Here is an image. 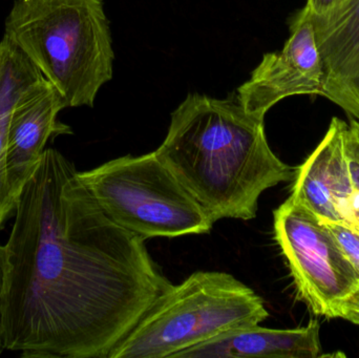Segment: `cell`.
Returning a JSON list of instances; mask_svg holds the SVG:
<instances>
[{"label": "cell", "instance_id": "6", "mask_svg": "<svg viewBox=\"0 0 359 358\" xmlns=\"http://www.w3.org/2000/svg\"><path fill=\"white\" fill-rule=\"evenodd\" d=\"M274 237L301 300L314 315L339 319L359 281L327 223L289 197L274 210Z\"/></svg>", "mask_w": 359, "mask_h": 358}, {"label": "cell", "instance_id": "17", "mask_svg": "<svg viewBox=\"0 0 359 358\" xmlns=\"http://www.w3.org/2000/svg\"><path fill=\"white\" fill-rule=\"evenodd\" d=\"M4 287V246L0 245V355L4 352V344L1 338V294Z\"/></svg>", "mask_w": 359, "mask_h": 358}, {"label": "cell", "instance_id": "13", "mask_svg": "<svg viewBox=\"0 0 359 358\" xmlns=\"http://www.w3.org/2000/svg\"><path fill=\"white\" fill-rule=\"evenodd\" d=\"M327 225L353 267L359 281V233L351 227L339 223H327Z\"/></svg>", "mask_w": 359, "mask_h": 358}, {"label": "cell", "instance_id": "1", "mask_svg": "<svg viewBox=\"0 0 359 358\" xmlns=\"http://www.w3.org/2000/svg\"><path fill=\"white\" fill-rule=\"evenodd\" d=\"M144 241L109 220L75 165L46 149L19 195L4 245V350L109 358L172 287Z\"/></svg>", "mask_w": 359, "mask_h": 358}, {"label": "cell", "instance_id": "11", "mask_svg": "<svg viewBox=\"0 0 359 358\" xmlns=\"http://www.w3.org/2000/svg\"><path fill=\"white\" fill-rule=\"evenodd\" d=\"M322 357L320 324L297 329L259 325L231 330L177 353L174 358H318Z\"/></svg>", "mask_w": 359, "mask_h": 358}, {"label": "cell", "instance_id": "4", "mask_svg": "<svg viewBox=\"0 0 359 358\" xmlns=\"http://www.w3.org/2000/svg\"><path fill=\"white\" fill-rule=\"evenodd\" d=\"M268 317L263 298L233 275L198 271L156 298L109 358H174Z\"/></svg>", "mask_w": 359, "mask_h": 358}, {"label": "cell", "instance_id": "2", "mask_svg": "<svg viewBox=\"0 0 359 358\" xmlns=\"http://www.w3.org/2000/svg\"><path fill=\"white\" fill-rule=\"evenodd\" d=\"M155 153L215 223L252 220L262 193L295 177L270 149L264 119L236 95H188Z\"/></svg>", "mask_w": 359, "mask_h": 358}, {"label": "cell", "instance_id": "7", "mask_svg": "<svg viewBox=\"0 0 359 358\" xmlns=\"http://www.w3.org/2000/svg\"><path fill=\"white\" fill-rule=\"evenodd\" d=\"M324 71L311 14L302 8L290 25V37L282 50L264 55L250 78L238 88L245 111L265 119L283 99L299 95H323Z\"/></svg>", "mask_w": 359, "mask_h": 358}, {"label": "cell", "instance_id": "16", "mask_svg": "<svg viewBox=\"0 0 359 358\" xmlns=\"http://www.w3.org/2000/svg\"><path fill=\"white\" fill-rule=\"evenodd\" d=\"M341 1V0H307L305 6L309 11L310 14L316 16V15L328 12Z\"/></svg>", "mask_w": 359, "mask_h": 358}, {"label": "cell", "instance_id": "15", "mask_svg": "<svg viewBox=\"0 0 359 358\" xmlns=\"http://www.w3.org/2000/svg\"><path fill=\"white\" fill-rule=\"evenodd\" d=\"M339 319H346L359 326V286L341 304Z\"/></svg>", "mask_w": 359, "mask_h": 358}, {"label": "cell", "instance_id": "12", "mask_svg": "<svg viewBox=\"0 0 359 358\" xmlns=\"http://www.w3.org/2000/svg\"><path fill=\"white\" fill-rule=\"evenodd\" d=\"M46 78L12 40L0 41V117H8Z\"/></svg>", "mask_w": 359, "mask_h": 358}, {"label": "cell", "instance_id": "3", "mask_svg": "<svg viewBox=\"0 0 359 358\" xmlns=\"http://www.w3.org/2000/svg\"><path fill=\"white\" fill-rule=\"evenodd\" d=\"M4 25L67 107L94 106L115 60L103 0H15Z\"/></svg>", "mask_w": 359, "mask_h": 358}, {"label": "cell", "instance_id": "14", "mask_svg": "<svg viewBox=\"0 0 359 358\" xmlns=\"http://www.w3.org/2000/svg\"><path fill=\"white\" fill-rule=\"evenodd\" d=\"M347 151L352 180H353L352 219L350 227L359 233V142L350 128L348 130Z\"/></svg>", "mask_w": 359, "mask_h": 358}, {"label": "cell", "instance_id": "8", "mask_svg": "<svg viewBox=\"0 0 359 358\" xmlns=\"http://www.w3.org/2000/svg\"><path fill=\"white\" fill-rule=\"evenodd\" d=\"M348 130L349 124L333 118L322 142L295 172L290 197L324 222L350 227L353 180Z\"/></svg>", "mask_w": 359, "mask_h": 358}, {"label": "cell", "instance_id": "9", "mask_svg": "<svg viewBox=\"0 0 359 358\" xmlns=\"http://www.w3.org/2000/svg\"><path fill=\"white\" fill-rule=\"evenodd\" d=\"M65 107L62 95L46 79L13 109L6 141V172L8 189L17 204L23 187L41 161L48 141L73 134L69 126L57 120Z\"/></svg>", "mask_w": 359, "mask_h": 358}, {"label": "cell", "instance_id": "18", "mask_svg": "<svg viewBox=\"0 0 359 358\" xmlns=\"http://www.w3.org/2000/svg\"><path fill=\"white\" fill-rule=\"evenodd\" d=\"M350 130H351L352 134L355 136V138L358 139L359 142V121L358 120L352 119L351 122L349 124Z\"/></svg>", "mask_w": 359, "mask_h": 358}, {"label": "cell", "instance_id": "10", "mask_svg": "<svg viewBox=\"0 0 359 358\" xmlns=\"http://www.w3.org/2000/svg\"><path fill=\"white\" fill-rule=\"evenodd\" d=\"M311 19L324 71L322 96L359 121V0H341Z\"/></svg>", "mask_w": 359, "mask_h": 358}, {"label": "cell", "instance_id": "5", "mask_svg": "<svg viewBox=\"0 0 359 358\" xmlns=\"http://www.w3.org/2000/svg\"><path fill=\"white\" fill-rule=\"evenodd\" d=\"M78 177L109 220L143 240L205 235L215 224L155 153L118 158Z\"/></svg>", "mask_w": 359, "mask_h": 358}]
</instances>
